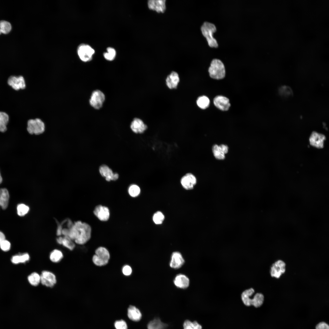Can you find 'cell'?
I'll list each match as a JSON object with an SVG mask.
<instances>
[{"mask_svg": "<svg viewBox=\"0 0 329 329\" xmlns=\"http://www.w3.org/2000/svg\"><path fill=\"white\" fill-rule=\"evenodd\" d=\"M130 128L134 133H142L147 129V127L141 119L135 118L131 122Z\"/></svg>", "mask_w": 329, "mask_h": 329, "instance_id": "obj_17", "label": "cell"}, {"mask_svg": "<svg viewBox=\"0 0 329 329\" xmlns=\"http://www.w3.org/2000/svg\"><path fill=\"white\" fill-rule=\"evenodd\" d=\"M0 206H1V204H0Z\"/></svg>", "mask_w": 329, "mask_h": 329, "instance_id": "obj_46", "label": "cell"}, {"mask_svg": "<svg viewBox=\"0 0 329 329\" xmlns=\"http://www.w3.org/2000/svg\"><path fill=\"white\" fill-rule=\"evenodd\" d=\"M264 300V295L261 293H257L253 299L249 298L246 302V306H253L256 308L260 307L263 304Z\"/></svg>", "mask_w": 329, "mask_h": 329, "instance_id": "obj_19", "label": "cell"}, {"mask_svg": "<svg viewBox=\"0 0 329 329\" xmlns=\"http://www.w3.org/2000/svg\"><path fill=\"white\" fill-rule=\"evenodd\" d=\"M1 33H1V31H0V34H1Z\"/></svg>", "mask_w": 329, "mask_h": 329, "instance_id": "obj_45", "label": "cell"}, {"mask_svg": "<svg viewBox=\"0 0 329 329\" xmlns=\"http://www.w3.org/2000/svg\"><path fill=\"white\" fill-rule=\"evenodd\" d=\"M5 239V235L2 232L0 231V244Z\"/></svg>", "mask_w": 329, "mask_h": 329, "instance_id": "obj_43", "label": "cell"}, {"mask_svg": "<svg viewBox=\"0 0 329 329\" xmlns=\"http://www.w3.org/2000/svg\"><path fill=\"white\" fill-rule=\"evenodd\" d=\"M168 325L159 318H156L150 321L147 325V329H165Z\"/></svg>", "mask_w": 329, "mask_h": 329, "instance_id": "obj_25", "label": "cell"}, {"mask_svg": "<svg viewBox=\"0 0 329 329\" xmlns=\"http://www.w3.org/2000/svg\"><path fill=\"white\" fill-rule=\"evenodd\" d=\"M49 257L52 262L57 263L60 262L63 259V254L61 250L55 249L51 252Z\"/></svg>", "mask_w": 329, "mask_h": 329, "instance_id": "obj_26", "label": "cell"}, {"mask_svg": "<svg viewBox=\"0 0 329 329\" xmlns=\"http://www.w3.org/2000/svg\"><path fill=\"white\" fill-rule=\"evenodd\" d=\"M183 329H202V327L197 321L185 320L183 324Z\"/></svg>", "mask_w": 329, "mask_h": 329, "instance_id": "obj_30", "label": "cell"}, {"mask_svg": "<svg viewBox=\"0 0 329 329\" xmlns=\"http://www.w3.org/2000/svg\"><path fill=\"white\" fill-rule=\"evenodd\" d=\"M140 189L139 187L137 185L133 184L131 185L128 189L129 195L132 197L138 196L140 193Z\"/></svg>", "mask_w": 329, "mask_h": 329, "instance_id": "obj_34", "label": "cell"}, {"mask_svg": "<svg viewBox=\"0 0 329 329\" xmlns=\"http://www.w3.org/2000/svg\"><path fill=\"white\" fill-rule=\"evenodd\" d=\"M212 151L214 157L217 159H223L225 158V154L220 151L218 145H215L213 146Z\"/></svg>", "mask_w": 329, "mask_h": 329, "instance_id": "obj_37", "label": "cell"}, {"mask_svg": "<svg viewBox=\"0 0 329 329\" xmlns=\"http://www.w3.org/2000/svg\"><path fill=\"white\" fill-rule=\"evenodd\" d=\"M164 219V216L161 212L158 211L155 213L153 215V220L154 222L157 225L161 224Z\"/></svg>", "mask_w": 329, "mask_h": 329, "instance_id": "obj_36", "label": "cell"}, {"mask_svg": "<svg viewBox=\"0 0 329 329\" xmlns=\"http://www.w3.org/2000/svg\"><path fill=\"white\" fill-rule=\"evenodd\" d=\"M325 139L324 135L313 132L310 135L309 142L312 146L317 148H322L324 147Z\"/></svg>", "mask_w": 329, "mask_h": 329, "instance_id": "obj_10", "label": "cell"}, {"mask_svg": "<svg viewBox=\"0 0 329 329\" xmlns=\"http://www.w3.org/2000/svg\"><path fill=\"white\" fill-rule=\"evenodd\" d=\"M77 53L79 57L82 61L87 62L92 59L95 51L89 45L82 44L78 47Z\"/></svg>", "mask_w": 329, "mask_h": 329, "instance_id": "obj_7", "label": "cell"}, {"mask_svg": "<svg viewBox=\"0 0 329 329\" xmlns=\"http://www.w3.org/2000/svg\"><path fill=\"white\" fill-rule=\"evenodd\" d=\"M18 214L23 216L27 213L29 210V207L25 204L21 203L18 204L17 207Z\"/></svg>", "mask_w": 329, "mask_h": 329, "instance_id": "obj_35", "label": "cell"}, {"mask_svg": "<svg viewBox=\"0 0 329 329\" xmlns=\"http://www.w3.org/2000/svg\"><path fill=\"white\" fill-rule=\"evenodd\" d=\"M9 117L5 112L0 111V131L5 132L7 130L6 125L8 122Z\"/></svg>", "mask_w": 329, "mask_h": 329, "instance_id": "obj_28", "label": "cell"}, {"mask_svg": "<svg viewBox=\"0 0 329 329\" xmlns=\"http://www.w3.org/2000/svg\"><path fill=\"white\" fill-rule=\"evenodd\" d=\"M210 77L215 79H221L225 76V71L224 65L222 62L218 59H214L210 64L208 69Z\"/></svg>", "mask_w": 329, "mask_h": 329, "instance_id": "obj_3", "label": "cell"}, {"mask_svg": "<svg viewBox=\"0 0 329 329\" xmlns=\"http://www.w3.org/2000/svg\"><path fill=\"white\" fill-rule=\"evenodd\" d=\"M174 282L175 285L178 288L185 289L189 286V281L188 278L185 275L179 274L175 277Z\"/></svg>", "mask_w": 329, "mask_h": 329, "instance_id": "obj_20", "label": "cell"}, {"mask_svg": "<svg viewBox=\"0 0 329 329\" xmlns=\"http://www.w3.org/2000/svg\"><path fill=\"white\" fill-rule=\"evenodd\" d=\"M12 27L10 23L5 20L0 21V30L2 33L7 34L11 30Z\"/></svg>", "mask_w": 329, "mask_h": 329, "instance_id": "obj_32", "label": "cell"}, {"mask_svg": "<svg viewBox=\"0 0 329 329\" xmlns=\"http://www.w3.org/2000/svg\"><path fill=\"white\" fill-rule=\"evenodd\" d=\"M127 316L130 320L136 322L141 320L142 315L138 309L134 306L130 305L127 310Z\"/></svg>", "mask_w": 329, "mask_h": 329, "instance_id": "obj_21", "label": "cell"}, {"mask_svg": "<svg viewBox=\"0 0 329 329\" xmlns=\"http://www.w3.org/2000/svg\"><path fill=\"white\" fill-rule=\"evenodd\" d=\"M110 258V253L108 249L101 246L95 250V254L92 257V261L96 265L102 266L108 263Z\"/></svg>", "mask_w": 329, "mask_h": 329, "instance_id": "obj_5", "label": "cell"}, {"mask_svg": "<svg viewBox=\"0 0 329 329\" xmlns=\"http://www.w3.org/2000/svg\"><path fill=\"white\" fill-rule=\"evenodd\" d=\"M200 29L202 34L206 38L208 45L211 47H217L218 44L213 36V33L216 30L215 25L208 22H205L201 26Z\"/></svg>", "mask_w": 329, "mask_h": 329, "instance_id": "obj_2", "label": "cell"}, {"mask_svg": "<svg viewBox=\"0 0 329 329\" xmlns=\"http://www.w3.org/2000/svg\"><path fill=\"white\" fill-rule=\"evenodd\" d=\"M122 272L125 275L129 276L132 273V268L129 265H125L122 268Z\"/></svg>", "mask_w": 329, "mask_h": 329, "instance_id": "obj_40", "label": "cell"}, {"mask_svg": "<svg viewBox=\"0 0 329 329\" xmlns=\"http://www.w3.org/2000/svg\"><path fill=\"white\" fill-rule=\"evenodd\" d=\"M94 213L100 220L102 221H106L110 217V211L108 208L100 205L95 207Z\"/></svg>", "mask_w": 329, "mask_h": 329, "instance_id": "obj_12", "label": "cell"}, {"mask_svg": "<svg viewBox=\"0 0 329 329\" xmlns=\"http://www.w3.org/2000/svg\"><path fill=\"white\" fill-rule=\"evenodd\" d=\"M285 264L281 260H278L273 263L271 268L270 274L272 277L279 278L285 271Z\"/></svg>", "mask_w": 329, "mask_h": 329, "instance_id": "obj_9", "label": "cell"}, {"mask_svg": "<svg viewBox=\"0 0 329 329\" xmlns=\"http://www.w3.org/2000/svg\"><path fill=\"white\" fill-rule=\"evenodd\" d=\"M166 81V85L169 88H176L179 81L178 74L175 72H172L167 76Z\"/></svg>", "mask_w": 329, "mask_h": 329, "instance_id": "obj_22", "label": "cell"}, {"mask_svg": "<svg viewBox=\"0 0 329 329\" xmlns=\"http://www.w3.org/2000/svg\"><path fill=\"white\" fill-rule=\"evenodd\" d=\"M181 183L182 186L186 189H192L196 183L195 176L192 174L187 173L181 179Z\"/></svg>", "mask_w": 329, "mask_h": 329, "instance_id": "obj_11", "label": "cell"}, {"mask_svg": "<svg viewBox=\"0 0 329 329\" xmlns=\"http://www.w3.org/2000/svg\"><path fill=\"white\" fill-rule=\"evenodd\" d=\"M91 228L85 222L78 221L73 223L68 229L67 236L75 243L82 245L85 244L90 239Z\"/></svg>", "mask_w": 329, "mask_h": 329, "instance_id": "obj_1", "label": "cell"}, {"mask_svg": "<svg viewBox=\"0 0 329 329\" xmlns=\"http://www.w3.org/2000/svg\"><path fill=\"white\" fill-rule=\"evenodd\" d=\"M99 171L101 176L105 177L106 180L107 181H115L119 178L118 174L113 173L112 170L106 165H103L101 166Z\"/></svg>", "mask_w": 329, "mask_h": 329, "instance_id": "obj_15", "label": "cell"}, {"mask_svg": "<svg viewBox=\"0 0 329 329\" xmlns=\"http://www.w3.org/2000/svg\"><path fill=\"white\" fill-rule=\"evenodd\" d=\"M165 0H150L147 2L148 8L157 13H163L166 9Z\"/></svg>", "mask_w": 329, "mask_h": 329, "instance_id": "obj_14", "label": "cell"}, {"mask_svg": "<svg viewBox=\"0 0 329 329\" xmlns=\"http://www.w3.org/2000/svg\"><path fill=\"white\" fill-rule=\"evenodd\" d=\"M214 103L216 107L223 111L228 110L230 106L229 99L223 96H218L215 97Z\"/></svg>", "mask_w": 329, "mask_h": 329, "instance_id": "obj_16", "label": "cell"}, {"mask_svg": "<svg viewBox=\"0 0 329 329\" xmlns=\"http://www.w3.org/2000/svg\"><path fill=\"white\" fill-rule=\"evenodd\" d=\"M107 52L104 54V56L107 60L111 61L113 60L116 56V52L115 49L111 47H108L107 49Z\"/></svg>", "mask_w": 329, "mask_h": 329, "instance_id": "obj_33", "label": "cell"}, {"mask_svg": "<svg viewBox=\"0 0 329 329\" xmlns=\"http://www.w3.org/2000/svg\"><path fill=\"white\" fill-rule=\"evenodd\" d=\"M2 177L1 176V175L0 173V184H1L2 183Z\"/></svg>", "mask_w": 329, "mask_h": 329, "instance_id": "obj_44", "label": "cell"}, {"mask_svg": "<svg viewBox=\"0 0 329 329\" xmlns=\"http://www.w3.org/2000/svg\"><path fill=\"white\" fill-rule=\"evenodd\" d=\"M315 329H329V325L325 322H320L316 325Z\"/></svg>", "mask_w": 329, "mask_h": 329, "instance_id": "obj_41", "label": "cell"}, {"mask_svg": "<svg viewBox=\"0 0 329 329\" xmlns=\"http://www.w3.org/2000/svg\"><path fill=\"white\" fill-rule=\"evenodd\" d=\"M10 242L7 240L5 239L0 244V247L2 250L4 251H9L10 248Z\"/></svg>", "mask_w": 329, "mask_h": 329, "instance_id": "obj_39", "label": "cell"}, {"mask_svg": "<svg viewBox=\"0 0 329 329\" xmlns=\"http://www.w3.org/2000/svg\"><path fill=\"white\" fill-rule=\"evenodd\" d=\"M41 283L46 287L52 288L56 284V277L52 272L49 271L44 270L40 274Z\"/></svg>", "mask_w": 329, "mask_h": 329, "instance_id": "obj_8", "label": "cell"}, {"mask_svg": "<svg viewBox=\"0 0 329 329\" xmlns=\"http://www.w3.org/2000/svg\"><path fill=\"white\" fill-rule=\"evenodd\" d=\"M210 103L209 99L205 96L199 97L196 101L197 105L202 109H205L208 108L209 105Z\"/></svg>", "mask_w": 329, "mask_h": 329, "instance_id": "obj_31", "label": "cell"}, {"mask_svg": "<svg viewBox=\"0 0 329 329\" xmlns=\"http://www.w3.org/2000/svg\"><path fill=\"white\" fill-rule=\"evenodd\" d=\"M27 130L31 135H40L44 133L45 130V126L44 122L39 118L30 119L27 123Z\"/></svg>", "mask_w": 329, "mask_h": 329, "instance_id": "obj_4", "label": "cell"}, {"mask_svg": "<svg viewBox=\"0 0 329 329\" xmlns=\"http://www.w3.org/2000/svg\"><path fill=\"white\" fill-rule=\"evenodd\" d=\"M8 83L14 89L18 90L24 89L26 84L24 78L22 76H11L8 79Z\"/></svg>", "mask_w": 329, "mask_h": 329, "instance_id": "obj_13", "label": "cell"}, {"mask_svg": "<svg viewBox=\"0 0 329 329\" xmlns=\"http://www.w3.org/2000/svg\"><path fill=\"white\" fill-rule=\"evenodd\" d=\"M105 100L104 94L99 90L94 91L89 100L90 105L94 108L98 109L101 108Z\"/></svg>", "mask_w": 329, "mask_h": 329, "instance_id": "obj_6", "label": "cell"}, {"mask_svg": "<svg viewBox=\"0 0 329 329\" xmlns=\"http://www.w3.org/2000/svg\"><path fill=\"white\" fill-rule=\"evenodd\" d=\"M218 147L219 150L222 153L225 154L228 152V148L227 146L222 144Z\"/></svg>", "mask_w": 329, "mask_h": 329, "instance_id": "obj_42", "label": "cell"}, {"mask_svg": "<svg viewBox=\"0 0 329 329\" xmlns=\"http://www.w3.org/2000/svg\"><path fill=\"white\" fill-rule=\"evenodd\" d=\"M57 242L59 244L62 245L70 250H73L75 247V242L69 237L66 236H59L57 239Z\"/></svg>", "mask_w": 329, "mask_h": 329, "instance_id": "obj_23", "label": "cell"}, {"mask_svg": "<svg viewBox=\"0 0 329 329\" xmlns=\"http://www.w3.org/2000/svg\"><path fill=\"white\" fill-rule=\"evenodd\" d=\"M116 329H127V324L124 320H121L116 321L114 323Z\"/></svg>", "mask_w": 329, "mask_h": 329, "instance_id": "obj_38", "label": "cell"}, {"mask_svg": "<svg viewBox=\"0 0 329 329\" xmlns=\"http://www.w3.org/2000/svg\"><path fill=\"white\" fill-rule=\"evenodd\" d=\"M184 260L181 254L178 252H173L170 263V267L174 269L180 268L184 264Z\"/></svg>", "mask_w": 329, "mask_h": 329, "instance_id": "obj_18", "label": "cell"}, {"mask_svg": "<svg viewBox=\"0 0 329 329\" xmlns=\"http://www.w3.org/2000/svg\"><path fill=\"white\" fill-rule=\"evenodd\" d=\"M27 279L30 284L34 286H38L41 283L40 274L36 272H34L29 275Z\"/></svg>", "mask_w": 329, "mask_h": 329, "instance_id": "obj_29", "label": "cell"}, {"mask_svg": "<svg viewBox=\"0 0 329 329\" xmlns=\"http://www.w3.org/2000/svg\"><path fill=\"white\" fill-rule=\"evenodd\" d=\"M30 259L29 255L27 253L13 256L11 258L12 262L14 264L25 263L28 261Z\"/></svg>", "mask_w": 329, "mask_h": 329, "instance_id": "obj_27", "label": "cell"}, {"mask_svg": "<svg viewBox=\"0 0 329 329\" xmlns=\"http://www.w3.org/2000/svg\"><path fill=\"white\" fill-rule=\"evenodd\" d=\"M9 194L8 190L5 188L0 189V202L1 207L3 209H6L9 203Z\"/></svg>", "mask_w": 329, "mask_h": 329, "instance_id": "obj_24", "label": "cell"}]
</instances>
